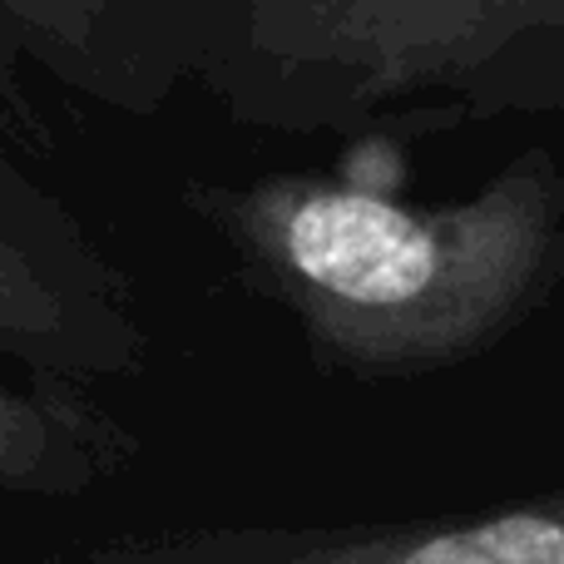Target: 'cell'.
Listing matches in <instances>:
<instances>
[{"instance_id":"cell-1","label":"cell","mask_w":564,"mask_h":564,"mask_svg":"<svg viewBox=\"0 0 564 564\" xmlns=\"http://www.w3.org/2000/svg\"><path fill=\"white\" fill-rule=\"evenodd\" d=\"M184 204L292 322L317 371L347 381L470 367L564 282V174L550 149H525L451 204L337 174L198 178Z\"/></svg>"},{"instance_id":"cell-2","label":"cell","mask_w":564,"mask_h":564,"mask_svg":"<svg viewBox=\"0 0 564 564\" xmlns=\"http://www.w3.org/2000/svg\"><path fill=\"white\" fill-rule=\"evenodd\" d=\"M234 124L411 144L564 105V0H154Z\"/></svg>"},{"instance_id":"cell-3","label":"cell","mask_w":564,"mask_h":564,"mask_svg":"<svg viewBox=\"0 0 564 564\" xmlns=\"http://www.w3.org/2000/svg\"><path fill=\"white\" fill-rule=\"evenodd\" d=\"M149 351L154 337L129 268L0 144V361L99 391L139 377Z\"/></svg>"},{"instance_id":"cell-4","label":"cell","mask_w":564,"mask_h":564,"mask_svg":"<svg viewBox=\"0 0 564 564\" xmlns=\"http://www.w3.org/2000/svg\"><path fill=\"white\" fill-rule=\"evenodd\" d=\"M55 564H564L555 496L347 525H194L85 545Z\"/></svg>"},{"instance_id":"cell-5","label":"cell","mask_w":564,"mask_h":564,"mask_svg":"<svg viewBox=\"0 0 564 564\" xmlns=\"http://www.w3.org/2000/svg\"><path fill=\"white\" fill-rule=\"evenodd\" d=\"M144 456V436L95 387L0 377V496L85 500Z\"/></svg>"},{"instance_id":"cell-6","label":"cell","mask_w":564,"mask_h":564,"mask_svg":"<svg viewBox=\"0 0 564 564\" xmlns=\"http://www.w3.org/2000/svg\"><path fill=\"white\" fill-rule=\"evenodd\" d=\"M20 45L65 89L124 115H154L184 79L154 0H0Z\"/></svg>"},{"instance_id":"cell-7","label":"cell","mask_w":564,"mask_h":564,"mask_svg":"<svg viewBox=\"0 0 564 564\" xmlns=\"http://www.w3.org/2000/svg\"><path fill=\"white\" fill-rule=\"evenodd\" d=\"M0 59H6V55H0ZM0 109H20V105H15V89H10L6 79H0Z\"/></svg>"}]
</instances>
